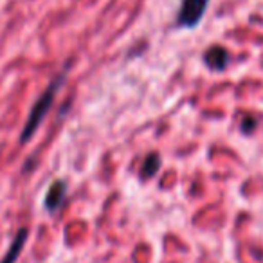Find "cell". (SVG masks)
Wrapping results in <instances>:
<instances>
[{
  "label": "cell",
  "mask_w": 263,
  "mask_h": 263,
  "mask_svg": "<svg viewBox=\"0 0 263 263\" xmlns=\"http://www.w3.org/2000/svg\"><path fill=\"white\" fill-rule=\"evenodd\" d=\"M63 81H65V72H62L60 76H56L54 80L51 81V85L45 88L44 94L38 98V101L34 103V106L29 112V117H27L26 126H24V130H22V137H20L22 143H27V141L36 134V130L40 128L42 121L45 119V116H47L49 110H51L52 103H54V98H56V92L60 90V87L63 85Z\"/></svg>",
  "instance_id": "obj_1"
},
{
  "label": "cell",
  "mask_w": 263,
  "mask_h": 263,
  "mask_svg": "<svg viewBox=\"0 0 263 263\" xmlns=\"http://www.w3.org/2000/svg\"><path fill=\"white\" fill-rule=\"evenodd\" d=\"M208 6H209V0H182L179 15H177V26L187 27V29L198 26V22L204 16Z\"/></svg>",
  "instance_id": "obj_2"
},
{
  "label": "cell",
  "mask_w": 263,
  "mask_h": 263,
  "mask_svg": "<svg viewBox=\"0 0 263 263\" xmlns=\"http://www.w3.org/2000/svg\"><path fill=\"white\" fill-rule=\"evenodd\" d=\"M65 195H67V184L63 180H56L51 187H49L47 195H45V209L49 213H54L62 208L63 200H65Z\"/></svg>",
  "instance_id": "obj_3"
},
{
  "label": "cell",
  "mask_w": 263,
  "mask_h": 263,
  "mask_svg": "<svg viewBox=\"0 0 263 263\" xmlns=\"http://www.w3.org/2000/svg\"><path fill=\"white\" fill-rule=\"evenodd\" d=\"M204 62L211 70H223L227 67V63H229V52H227L223 47L215 45V47L205 51Z\"/></svg>",
  "instance_id": "obj_4"
},
{
  "label": "cell",
  "mask_w": 263,
  "mask_h": 263,
  "mask_svg": "<svg viewBox=\"0 0 263 263\" xmlns=\"http://www.w3.org/2000/svg\"><path fill=\"white\" fill-rule=\"evenodd\" d=\"M27 236H29V231H27L26 227H24V229H20L18 233H16V236L13 238L8 252H6V256L2 258V261H0V263H16V259H18L20 254H22V249H24V245H26V241H27Z\"/></svg>",
  "instance_id": "obj_5"
},
{
  "label": "cell",
  "mask_w": 263,
  "mask_h": 263,
  "mask_svg": "<svg viewBox=\"0 0 263 263\" xmlns=\"http://www.w3.org/2000/svg\"><path fill=\"white\" fill-rule=\"evenodd\" d=\"M161 168V157L157 154H150L143 162V168H141V177L143 179H152L155 173Z\"/></svg>",
  "instance_id": "obj_6"
},
{
  "label": "cell",
  "mask_w": 263,
  "mask_h": 263,
  "mask_svg": "<svg viewBox=\"0 0 263 263\" xmlns=\"http://www.w3.org/2000/svg\"><path fill=\"white\" fill-rule=\"evenodd\" d=\"M254 128H256V119H254V117H245L243 124H241V130H243L245 134H251Z\"/></svg>",
  "instance_id": "obj_7"
}]
</instances>
